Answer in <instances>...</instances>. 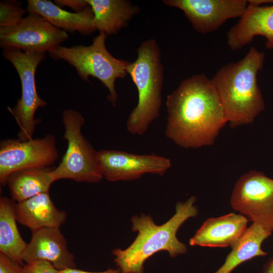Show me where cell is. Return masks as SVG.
Returning a JSON list of instances; mask_svg holds the SVG:
<instances>
[{
	"instance_id": "obj_1",
	"label": "cell",
	"mask_w": 273,
	"mask_h": 273,
	"mask_svg": "<svg viewBox=\"0 0 273 273\" xmlns=\"http://www.w3.org/2000/svg\"><path fill=\"white\" fill-rule=\"evenodd\" d=\"M166 136L184 149L212 145L228 123L218 93L204 74L183 80L166 97Z\"/></svg>"
},
{
	"instance_id": "obj_2",
	"label": "cell",
	"mask_w": 273,
	"mask_h": 273,
	"mask_svg": "<svg viewBox=\"0 0 273 273\" xmlns=\"http://www.w3.org/2000/svg\"><path fill=\"white\" fill-rule=\"evenodd\" d=\"M196 201V198L191 196L185 202H177L174 215L161 225L155 224L150 215L133 216L132 230L138 232L137 236L127 248L112 252L121 273H144L145 262L159 251L167 252L171 258L185 254L187 246L178 240L176 234L185 222L198 215Z\"/></svg>"
},
{
	"instance_id": "obj_3",
	"label": "cell",
	"mask_w": 273,
	"mask_h": 273,
	"mask_svg": "<svg viewBox=\"0 0 273 273\" xmlns=\"http://www.w3.org/2000/svg\"><path fill=\"white\" fill-rule=\"evenodd\" d=\"M264 59V53L252 47L243 59L223 66L211 79L232 128L252 123L265 109L257 83Z\"/></svg>"
},
{
	"instance_id": "obj_4",
	"label": "cell",
	"mask_w": 273,
	"mask_h": 273,
	"mask_svg": "<svg viewBox=\"0 0 273 273\" xmlns=\"http://www.w3.org/2000/svg\"><path fill=\"white\" fill-rule=\"evenodd\" d=\"M137 58L127 66L138 93L136 106L126 122L128 132L142 135L159 116L162 106L163 66L160 47L153 38L142 42L137 50Z\"/></svg>"
},
{
	"instance_id": "obj_5",
	"label": "cell",
	"mask_w": 273,
	"mask_h": 273,
	"mask_svg": "<svg viewBox=\"0 0 273 273\" xmlns=\"http://www.w3.org/2000/svg\"><path fill=\"white\" fill-rule=\"evenodd\" d=\"M106 37L105 33L100 32L89 46H61L49 54L53 59L64 60L73 66L83 80L88 81L89 76L100 80L109 92L108 100L115 107L118 95L115 83L125 77L129 62L109 53L105 45Z\"/></svg>"
},
{
	"instance_id": "obj_6",
	"label": "cell",
	"mask_w": 273,
	"mask_h": 273,
	"mask_svg": "<svg viewBox=\"0 0 273 273\" xmlns=\"http://www.w3.org/2000/svg\"><path fill=\"white\" fill-rule=\"evenodd\" d=\"M62 121L67 147L61 162L51 172L54 182L62 179L80 183L100 182L104 177L98 151L81 132L84 123L83 116L76 110L66 109L62 112Z\"/></svg>"
},
{
	"instance_id": "obj_7",
	"label": "cell",
	"mask_w": 273,
	"mask_h": 273,
	"mask_svg": "<svg viewBox=\"0 0 273 273\" xmlns=\"http://www.w3.org/2000/svg\"><path fill=\"white\" fill-rule=\"evenodd\" d=\"M3 57L12 64L20 77L21 96L13 108L8 107L20 127L18 139L26 141L33 139L40 119L35 118L37 109L48 103L40 98L35 84V72L46 58L45 53L25 52L16 49H5Z\"/></svg>"
},
{
	"instance_id": "obj_8",
	"label": "cell",
	"mask_w": 273,
	"mask_h": 273,
	"mask_svg": "<svg viewBox=\"0 0 273 273\" xmlns=\"http://www.w3.org/2000/svg\"><path fill=\"white\" fill-rule=\"evenodd\" d=\"M230 204L253 223L273 233V179L255 170L243 174L234 186Z\"/></svg>"
},
{
	"instance_id": "obj_9",
	"label": "cell",
	"mask_w": 273,
	"mask_h": 273,
	"mask_svg": "<svg viewBox=\"0 0 273 273\" xmlns=\"http://www.w3.org/2000/svg\"><path fill=\"white\" fill-rule=\"evenodd\" d=\"M59 157L53 134L26 141L6 139L0 143V183L4 186L16 171L33 167H51Z\"/></svg>"
},
{
	"instance_id": "obj_10",
	"label": "cell",
	"mask_w": 273,
	"mask_h": 273,
	"mask_svg": "<svg viewBox=\"0 0 273 273\" xmlns=\"http://www.w3.org/2000/svg\"><path fill=\"white\" fill-rule=\"evenodd\" d=\"M68 37L66 31L35 13H28L15 26L0 27V47L3 49L50 53L61 47Z\"/></svg>"
},
{
	"instance_id": "obj_11",
	"label": "cell",
	"mask_w": 273,
	"mask_h": 273,
	"mask_svg": "<svg viewBox=\"0 0 273 273\" xmlns=\"http://www.w3.org/2000/svg\"><path fill=\"white\" fill-rule=\"evenodd\" d=\"M98 156L103 177L112 182L136 179L146 173L163 175L171 166L169 159L154 154L101 150Z\"/></svg>"
},
{
	"instance_id": "obj_12",
	"label": "cell",
	"mask_w": 273,
	"mask_h": 273,
	"mask_svg": "<svg viewBox=\"0 0 273 273\" xmlns=\"http://www.w3.org/2000/svg\"><path fill=\"white\" fill-rule=\"evenodd\" d=\"M167 6L181 10L194 29L201 33L218 29L227 20L240 18L247 0H164Z\"/></svg>"
},
{
	"instance_id": "obj_13",
	"label": "cell",
	"mask_w": 273,
	"mask_h": 273,
	"mask_svg": "<svg viewBox=\"0 0 273 273\" xmlns=\"http://www.w3.org/2000/svg\"><path fill=\"white\" fill-rule=\"evenodd\" d=\"M266 39L265 47L273 50V4H249L238 23L227 32V44L233 51L239 50L253 41L256 36Z\"/></svg>"
},
{
	"instance_id": "obj_14",
	"label": "cell",
	"mask_w": 273,
	"mask_h": 273,
	"mask_svg": "<svg viewBox=\"0 0 273 273\" xmlns=\"http://www.w3.org/2000/svg\"><path fill=\"white\" fill-rule=\"evenodd\" d=\"M22 259L26 263L48 261L59 270L76 266L74 256L69 251L59 228H45L32 232Z\"/></svg>"
},
{
	"instance_id": "obj_15",
	"label": "cell",
	"mask_w": 273,
	"mask_h": 273,
	"mask_svg": "<svg viewBox=\"0 0 273 273\" xmlns=\"http://www.w3.org/2000/svg\"><path fill=\"white\" fill-rule=\"evenodd\" d=\"M249 219L231 212L206 219L189 241L192 246L227 247L231 246L245 233Z\"/></svg>"
},
{
	"instance_id": "obj_16",
	"label": "cell",
	"mask_w": 273,
	"mask_h": 273,
	"mask_svg": "<svg viewBox=\"0 0 273 273\" xmlns=\"http://www.w3.org/2000/svg\"><path fill=\"white\" fill-rule=\"evenodd\" d=\"M27 12L35 13L44 18L54 26L67 31L77 32L87 35L96 31L94 14L90 6L80 12H70L62 9L51 1L28 0Z\"/></svg>"
},
{
	"instance_id": "obj_17",
	"label": "cell",
	"mask_w": 273,
	"mask_h": 273,
	"mask_svg": "<svg viewBox=\"0 0 273 273\" xmlns=\"http://www.w3.org/2000/svg\"><path fill=\"white\" fill-rule=\"evenodd\" d=\"M15 211L17 222L32 232L45 228H59L67 217L66 212L55 205L49 192L15 203Z\"/></svg>"
},
{
	"instance_id": "obj_18",
	"label": "cell",
	"mask_w": 273,
	"mask_h": 273,
	"mask_svg": "<svg viewBox=\"0 0 273 273\" xmlns=\"http://www.w3.org/2000/svg\"><path fill=\"white\" fill-rule=\"evenodd\" d=\"M94 14V24L107 35L117 34L126 26L140 8L126 0H86Z\"/></svg>"
},
{
	"instance_id": "obj_19",
	"label": "cell",
	"mask_w": 273,
	"mask_h": 273,
	"mask_svg": "<svg viewBox=\"0 0 273 273\" xmlns=\"http://www.w3.org/2000/svg\"><path fill=\"white\" fill-rule=\"evenodd\" d=\"M272 233L265 228L252 223L244 235L231 246L232 250L224 263L214 273H232L245 261L256 257L266 256L267 252L262 250L261 246Z\"/></svg>"
},
{
	"instance_id": "obj_20",
	"label": "cell",
	"mask_w": 273,
	"mask_h": 273,
	"mask_svg": "<svg viewBox=\"0 0 273 273\" xmlns=\"http://www.w3.org/2000/svg\"><path fill=\"white\" fill-rule=\"evenodd\" d=\"M53 167H33L19 170L8 177L12 199L19 203L43 193L49 192L54 182L51 175Z\"/></svg>"
},
{
	"instance_id": "obj_21",
	"label": "cell",
	"mask_w": 273,
	"mask_h": 273,
	"mask_svg": "<svg viewBox=\"0 0 273 273\" xmlns=\"http://www.w3.org/2000/svg\"><path fill=\"white\" fill-rule=\"evenodd\" d=\"M13 199H0V253L22 265V254L27 243L19 232Z\"/></svg>"
},
{
	"instance_id": "obj_22",
	"label": "cell",
	"mask_w": 273,
	"mask_h": 273,
	"mask_svg": "<svg viewBox=\"0 0 273 273\" xmlns=\"http://www.w3.org/2000/svg\"><path fill=\"white\" fill-rule=\"evenodd\" d=\"M20 2L5 0L0 2V27H10L17 25L27 12Z\"/></svg>"
},
{
	"instance_id": "obj_23",
	"label": "cell",
	"mask_w": 273,
	"mask_h": 273,
	"mask_svg": "<svg viewBox=\"0 0 273 273\" xmlns=\"http://www.w3.org/2000/svg\"><path fill=\"white\" fill-rule=\"evenodd\" d=\"M22 273H61L51 262L42 260L32 261L22 266Z\"/></svg>"
},
{
	"instance_id": "obj_24",
	"label": "cell",
	"mask_w": 273,
	"mask_h": 273,
	"mask_svg": "<svg viewBox=\"0 0 273 273\" xmlns=\"http://www.w3.org/2000/svg\"><path fill=\"white\" fill-rule=\"evenodd\" d=\"M22 266L0 253V273H22Z\"/></svg>"
},
{
	"instance_id": "obj_25",
	"label": "cell",
	"mask_w": 273,
	"mask_h": 273,
	"mask_svg": "<svg viewBox=\"0 0 273 273\" xmlns=\"http://www.w3.org/2000/svg\"><path fill=\"white\" fill-rule=\"evenodd\" d=\"M54 2L61 8L66 6L70 8L75 12H81L89 6L86 0H55Z\"/></svg>"
},
{
	"instance_id": "obj_26",
	"label": "cell",
	"mask_w": 273,
	"mask_h": 273,
	"mask_svg": "<svg viewBox=\"0 0 273 273\" xmlns=\"http://www.w3.org/2000/svg\"><path fill=\"white\" fill-rule=\"evenodd\" d=\"M61 273H121L120 270L118 269L110 268L107 270L100 272H92L77 269L76 268H66L60 270Z\"/></svg>"
},
{
	"instance_id": "obj_27",
	"label": "cell",
	"mask_w": 273,
	"mask_h": 273,
	"mask_svg": "<svg viewBox=\"0 0 273 273\" xmlns=\"http://www.w3.org/2000/svg\"><path fill=\"white\" fill-rule=\"evenodd\" d=\"M261 273H273V255L264 263Z\"/></svg>"
}]
</instances>
